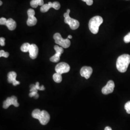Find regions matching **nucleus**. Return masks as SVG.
I'll return each instance as SVG.
<instances>
[{
	"instance_id": "aec40b11",
	"label": "nucleus",
	"mask_w": 130,
	"mask_h": 130,
	"mask_svg": "<svg viewBox=\"0 0 130 130\" xmlns=\"http://www.w3.org/2000/svg\"><path fill=\"white\" fill-rule=\"evenodd\" d=\"M125 109L128 114H130V101H128L125 104Z\"/></svg>"
},
{
	"instance_id": "ddd939ff",
	"label": "nucleus",
	"mask_w": 130,
	"mask_h": 130,
	"mask_svg": "<svg viewBox=\"0 0 130 130\" xmlns=\"http://www.w3.org/2000/svg\"><path fill=\"white\" fill-rule=\"evenodd\" d=\"M6 26L10 30H14L17 27V23L14 19H9L7 20Z\"/></svg>"
},
{
	"instance_id": "2f4dec72",
	"label": "nucleus",
	"mask_w": 130,
	"mask_h": 130,
	"mask_svg": "<svg viewBox=\"0 0 130 130\" xmlns=\"http://www.w3.org/2000/svg\"><path fill=\"white\" fill-rule=\"evenodd\" d=\"M39 94L38 93H37L36 95H35V96L34 97V98H35V99H38V98H39Z\"/></svg>"
},
{
	"instance_id": "1a4fd4ad",
	"label": "nucleus",
	"mask_w": 130,
	"mask_h": 130,
	"mask_svg": "<svg viewBox=\"0 0 130 130\" xmlns=\"http://www.w3.org/2000/svg\"><path fill=\"white\" fill-rule=\"evenodd\" d=\"M115 87V84L113 80H109L106 86H105L102 89V93L104 94H108L112 93Z\"/></svg>"
},
{
	"instance_id": "20e7f679",
	"label": "nucleus",
	"mask_w": 130,
	"mask_h": 130,
	"mask_svg": "<svg viewBox=\"0 0 130 130\" xmlns=\"http://www.w3.org/2000/svg\"><path fill=\"white\" fill-rule=\"evenodd\" d=\"M70 10L68 9L67 11V12L64 14V17L65 18L64 22L65 23L68 24L69 25L70 28L71 29L75 30L79 28V23L77 20L72 19L70 17Z\"/></svg>"
},
{
	"instance_id": "4468645a",
	"label": "nucleus",
	"mask_w": 130,
	"mask_h": 130,
	"mask_svg": "<svg viewBox=\"0 0 130 130\" xmlns=\"http://www.w3.org/2000/svg\"><path fill=\"white\" fill-rule=\"evenodd\" d=\"M53 7H54L53 3L50 2L48 3V4H44L41 7L40 10H41V12H42V13H45L47 11H48V10L50 9V8H53Z\"/></svg>"
},
{
	"instance_id": "4be33fe9",
	"label": "nucleus",
	"mask_w": 130,
	"mask_h": 130,
	"mask_svg": "<svg viewBox=\"0 0 130 130\" xmlns=\"http://www.w3.org/2000/svg\"><path fill=\"white\" fill-rule=\"evenodd\" d=\"M53 3V8H54L55 9L59 10L60 8V4L58 2H55Z\"/></svg>"
},
{
	"instance_id": "9b49d317",
	"label": "nucleus",
	"mask_w": 130,
	"mask_h": 130,
	"mask_svg": "<svg viewBox=\"0 0 130 130\" xmlns=\"http://www.w3.org/2000/svg\"><path fill=\"white\" fill-rule=\"evenodd\" d=\"M17 76V73L14 71H11L7 75L8 82L9 83H12L14 86H17L20 84V82L16 80Z\"/></svg>"
},
{
	"instance_id": "393cba45",
	"label": "nucleus",
	"mask_w": 130,
	"mask_h": 130,
	"mask_svg": "<svg viewBox=\"0 0 130 130\" xmlns=\"http://www.w3.org/2000/svg\"><path fill=\"white\" fill-rule=\"evenodd\" d=\"M30 92H38V90L36 87L35 85L34 84H31L30 86Z\"/></svg>"
},
{
	"instance_id": "0eeeda50",
	"label": "nucleus",
	"mask_w": 130,
	"mask_h": 130,
	"mask_svg": "<svg viewBox=\"0 0 130 130\" xmlns=\"http://www.w3.org/2000/svg\"><path fill=\"white\" fill-rule=\"evenodd\" d=\"M11 105H14L15 107H18L19 106L18 102V98L14 95L12 96L11 98H7L5 100L3 103V108L7 109Z\"/></svg>"
},
{
	"instance_id": "412c9836",
	"label": "nucleus",
	"mask_w": 130,
	"mask_h": 130,
	"mask_svg": "<svg viewBox=\"0 0 130 130\" xmlns=\"http://www.w3.org/2000/svg\"><path fill=\"white\" fill-rule=\"evenodd\" d=\"M30 5L32 7L34 8H37L39 5L36 0H31L30 2Z\"/></svg>"
},
{
	"instance_id": "6ab92c4d",
	"label": "nucleus",
	"mask_w": 130,
	"mask_h": 130,
	"mask_svg": "<svg viewBox=\"0 0 130 130\" xmlns=\"http://www.w3.org/2000/svg\"><path fill=\"white\" fill-rule=\"evenodd\" d=\"M9 56V54L8 52H5L4 50L0 51V57H5V58H7Z\"/></svg>"
},
{
	"instance_id": "c85d7f7f",
	"label": "nucleus",
	"mask_w": 130,
	"mask_h": 130,
	"mask_svg": "<svg viewBox=\"0 0 130 130\" xmlns=\"http://www.w3.org/2000/svg\"><path fill=\"white\" fill-rule=\"evenodd\" d=\"M38 93V92H30V93L29 94V96L30 98H32V97H35V95Z\"/></svg>"
},
{
	"instance_id": "c756f323",
	"label": "nucleus",
	"mask_w": 130,
	"mask_h": 130,
	"mask_svg": "<svg viewBox=\"0 0 130 130\" xmlns=\"http://www.w3.org/2000/svg\"><path fill=\"white\" fill-rule=\"evenodd\" d=\"M38 4L40 6H42L43 5H44V2L43 0H36Z\"/></svg>"
},
{
	"instance_id": "2eb2a0df",
	"label": "nucleus",
	"mask_w": 130,
	"mask_h": 130,
	"mask_svg": "<svg viewBox=\"0 0 130 130\" xmlns=\"http://www.w3.org/2000/svg\"><path fill=\"white\" fill-rule=\"evenodd\" d=\"M61 54L58 53H56V54L54 55V56H52L50 58V60L53 62H58L60 60V56Z\"/></svg>"
},
{
	"instance_id": "72a5a7b5",
	"label": "nucleus",
	"mask_w": 130,
	"mask_h": 130,
	"mask_svg": "<svg viewBox=\"0 0 130 130\" xmlns=\"http://www.w3.org/2000/svg\"><path fill=\"white\" fill-rule=\"evenodd\" d=\"M2 4H3V2H2V1H0V5L1 6V5H2Z\"/></svg>"
},
{
	"instance_id": "5701e85b",
	"label": "nucleus",
	"mask_w": 130,
	"mask_h": 130,
	"mask_svg": "<svg viewBox=\"0 0 130 130\" xmlns=\"http://www.w3.org/2000/svg\"><path fill=\"white\" fill-rule=\"evenodd\" d=\"M124 42L128 43L130 42V32L127 35H126L124 37Z\"/></svg>"
},
{
	"instance_id": "f03ea898",
	"label": "nucleus",
	"mask_w": 130,
	"mask_h": 130,
	"mask_svg": "<svg viewBox=\"0 0 130 130\" xmlns=\"http://www.w3.org/2000/svg\"><path fill=\"white\" fill-rule=\"evenodd\" d=\"M32 116L33 118L38 119L40 123L43 125H46L50 119V115L46 111H41L39 109H36L33 111Z\"/></svg>"
},
{
	"instance_id": "7ed1b4c3",
	"label": "nucleus",
	"mask_w": 130,
	"mask_h": 130,
	"mask_svg": "<svg viewBox=\"0 0 130 130\" xmlns=\"http://www.w3.org/2000/svg\"><path fill=\"white\" fill-rule=\"evenodd\" d=\"M103 22V19L100 16H95L89 21V28L93 34H97L99 31L100 26Z\"/></svg>"
},
{
	"instance_id": "473e14b6",
	"label": "nucleus",
	"mask_w": 130,
	"mask_h": 130,
	"mask_svg": "<svg viewBox=\"0 0 130 130\" xmlns=\"http://www.w3.org/2000/svg\"><path fill=\"white\" fill-rule=\"evenodd\" d=\"M72 36H71V35H69V36H68V39H72Z\"/></svg>"
},
{
	"instance_id": "dca6fc26",
	"label": "nucleus",
	"mask_w": 130,
	"mask_h": 130,
	"mask_svg": "<svg viewBox=\"0 0 130 130\" xmlns=\"http://www.w3.org/2000/svg\"><path fill=\"white\" fill-rule=\"evenodd\" d=\"M53 78L54 80L56 83H60L62 82V77L61 74L56 72L53 75Z\"/></svg>"
},
{
	"instance_id": "a211bd4d",
	"label": "nucleus",
	"mask_w": 130,
	"mask_h": 130,
	"mask_svg": "<svg viewBox=\"0 0 130 130\" xmlns=\"http://www.w3.org/2000/svg\"><path fill=\"white\" fill-rule=\"evenodd\" d=\"M54 49L56 50V53H58L61 54H62L64 53V49L62 47L59 46L57 45H56L54 46Z\"/></svg>"
},
{
	"instance_id": "a878e982",
	"label": "nucleus",
	"mask_w": 130,
	"mask_h": 130,
	"mask_svg": "<svg viewBox=\"0 0 130 130\" xmlns=\"http://www.w3.org/2000/svg\"><path fill=\"white\" fill-rule=\"evenodd\" d=\"M7 20L5 19V18H1L0 19V24L1 25H6Z\"/></svg>"
},
{
	"instance_id": "f257e3e1",
	"label": "nucleus",
	"mask_w": 130,
	"mask_h": 130,
	"mask_svg": "<svg viewBox=\"0 0 130 130\" xmlns=\"http://www.w3.org/2000/svg\"><path fill=\"white\" fill-rule=\"evenodd\" d=\"M130 63V56L128 54H123L120 56L117 60V70L120 72L124 73L127 71Z\"/></svg>"
},
{
	"instance_id": "39448f33",
	"label": "nucleus",
	"mask_w": 130,
	"mask_h": 130,
	"mask_svg": "<svg viewBox=\"0 0 130 130\" xmlns=\"http://www.w3.org/2000/svg\"><path fill=\"white\" fill-rule=\"evenodd\" d=\"M53 37L55 41L56 44L59 45L63 48H67L70 46L71 42L69 39H63L60 33H56L54 35Z\"/></svg>"
},
{
	"instance_id": "7c9ffc66",
	"label": "nucleus",
	"mask_w": 130,
	"mask_h": 130,
	"mask_svg": "<svg viewBox=\"0 0 130 130\" xmlns=\"http://www.w3.org/2000/svg\"><path fill=\"white\" fill-rule=\"evenodd\" d=\"M105 130H112L111 128L109 127V126H107L105 128Z\"/></svg>"
},
{
	"instance_id": "bb28decb",
	"label": "nucleus",
	"mask_w": 130,
	"mask_h": 130,
	"mask_svg": "<svg viewBox=\"0 0 130 130\" xmlns=\"http://www.w3.org/2000/svg\"><path fill=\"white\" fill-rule=\"evenodd\" d=\"M5 38L3 37H1L0 38V44L1 46H4L5 45Z\"/></svg>"
},
{
	"instance_id": "423d86ee",
	"label": "nucleus",
	"mask_w": 130,
	"mask_h": 130,
	"mask_svg": "<svg viewBox=\"0 0 130 130\" xmlns=\"http://www.w3.org/2000/svg\"><path fill=\"white\" fill-rule=\"evenodd\" d=\"M55 70L56 73L60 74L68 73L70 70V66L65 62H61L56 66Z\"/></svg>"
},
{
	"instance_id": "cd10ccee",
	"label": "nucleus",
	"mask_w": 130,
	"mask_h": 130,
	"mask_svg": "<svg viewBox=\"0 0 130 130\" xmlns=\"http://www.w3.org/2000/svg\"><path fill=\"white\" fill-rule=\"evenodd\" d=\"M83 2H84L86 3L88 5H92L93 4V0H82Z\"/></svg>"
},
{
	"instance_id": "9d476101",
	"label": "nucleus",
	"mask_w": 130,
	"mask_h": 130,
	"mask_svg": "<svg viewBox=\"0 0 130 130\" xmlns=\"http://www.w3.org/2000/svg\"><path fill=\"white\" fill-rule=\"evenodd\" d=\"M93 72V69L91 67L84 66L80 70V74L82 77H84L86 79H88Z\"/></svg>"
},
{
	"instance_id": "6e6552de",
	"label": "nucleus",
	"mask_w": 130,
	"mask_h": 130,
	"mask_svg": "<svg viewBox=\"0 0 130 130\" xmlns=\"http://www.w3.org/2000/svg\"><path fill=\"white\" fill-rule=\"evenodd\" d=\"M28 19L27 24L28 26H35L37 22V19L35 17V11L32 9H29L27 12Z\"/></svg>"
},
{
	"instance_id": "f3484780",
	"label": "nucleus",
	"mask_w": 130,
	"mask_h": 130,
	"mask_svg": "<svg viewBox=\"0 0 130 130\" xmlns=\"http://www.w3.org/2000/svg\"><path fill=\"white\" fill-rule=\"evenodd\" d=\"M30 45L31 44H30L29 43H25L22 44V45L21 46L20 48V49L21 50V51L23 52H25V53H26V52H28L29 50V49H30Z\"/></svg>"
},
{
	"instance_id": "b1692460",
	"label": "nucleus",
	"mask_w": 130,
	"mask_h": 130,
	"mask_svg": "<svg viewBox=\"0 0 130 130\" xmlns=\"http://www.w3.org/2000/svg\"><path fill=\"white\" fill-rule=\"evenodd\" d=\"M35 86H36V88H37L38 90L43 91V90H45V88H44V87L43 85H42L41 86H40L39 82H37V83H36Z\"/></svg>"
},
{
	"instance_id": "f8f14e48",
	"label": "nucleus",
	"mask_w": 130,
	"mask_h": 130,
	"mask_svg": "<svg viewBox=\"0 0 130 130\" xmlns=\"http://www.w3.org/2000/svg\"><path fill=\"white\" fill-rule=\"evenodd\" d=\"M38 52L39 49L37 46L35 44H31L28 52L29 54V56L31 59H34L37 58L38 55Z\"/></svg>"
}]
</instances>
